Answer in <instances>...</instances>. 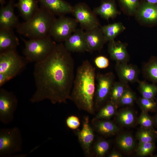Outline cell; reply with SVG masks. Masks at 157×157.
I'll list each match as a JSON object with an SVG mask.
<instances>
[{
    "mask_svg": "<svg viewBox=\"0 0 157 157\" xmlns=\"http://www.w3.org/2000/svg\"><path fill=\"white\" fill-rule=\"evenodd\" d=\"M33 75L35 91L33 103L48 99L53 104L69 99L74 79V63L62 42L57 44L44 60L35 63Z\"/></svg>",
    "mask_w": 157,
    "mask_h": 157,
    "instance_id": "cell-1",
    "label": "cell"
},
{
    "mask_svg": "<svg viewBox=\"0 0 157 157\" xmlns=\"http://www.w3.org/2000/svg\"><path fill=\"white\" fill-rule=\"evenodd\" d=\"M96 70L87 60L77 68L69 99L80 109L94 113Z\"/></svg>",
    "mask_w": 157,
    "mask_h": 157,
    "instance_id": "cell-2",
    "label": "cell"
},
{
    "mask_svg": "<svg viewBox=\"0 0 157 157\" xmlns=\"http://www.w3.org/2000/svg\"><path fill=\"white\" fill-rule=\"evenodd\" d=\"M55 16L41 6L34 15L24 22L19 23L17 32L29 39L40 38L49 35Z\"/></svg>",
    "mask_w": 157,
    "mask_h": 157,
    "instance_id": "cell-3",
    "label": "cell"
},
{
    "mask_svg": "<svg viewBox=\"0 0 157 157\" xmlns=\"http://www.w3.org/2000/svg\"><path fill=\"white\" fill-rule=\"evenodd\" d=\"M22 39L24 44L23 53L29 63H35L44 60L57 44L49 35L42 38Z\"/></svg>",
    "mask_w": 157,
    "mask_h": 157,
    "instance_id": "cell-4",
    "label": "cell"
},
{
    "mask_svg": "<svg viewBox=\"0 0 157 157\" xmlns=\"http://www.w3.org/2000/svg\"><path fill=\"white\" fill-rule=\"evenodd\" d=\"M28 63L16 50L1 53L0 73L5 74L10 80L21 73Z\"/></svg>",
    "mask_w": 157,
    "mask_h": 157,
    "instance_id": "cell-5",
    "label": "cell"
},
{
    "mask_svg": "<svg viewBox=\"0 0 157 157\" xmlns=\"http://www.w3.org/2000/svg\"><path fill=\"white\" fill-rule=\"evenodd\" d=\"M22 140L17 127L0 130V157H10L21 151Z\"/></svg>",
    "mask_w": 157,
    "mask_h": 157,
    "instance_id": "cell-6",
    "label": "cell"
},
{
    "mask_svg": "<svg viewBox=\"0 0 157 157\" xmlns=\"http://www.w3.org/2000/svg\"><path fill=\"white\" fill-rule=\"evenodd\" d=\"M78 24L74 18L59 17L53 22L49 35L56 42H64L77 28Z\"/></svg>",
    "mask_w": 157,
    "mask_h": 157,
    "instance_id": "cell-7",
    "label": "cell"
},
{
    "mask_svg": "<svg viewBox=\"0 0 157 157\" xmlns=\"http://www.w3.org/2000/svg\"><path fill=\"white\" fill-rule=\"evenodd\" d=\"M113 73L96 74V89L94 98V106L100 108L109 99L110 93L115 81Z\"/></svg>",
    "mask_w": 157,
    "mask_h": 157,
    "instance_id": "cell-8",
    "label": "cell"
},
{
    "mask_svg": "<svg viewBox=\"0 0 157 157\" xmlns=\"http://www.w3.org/2000/svg\"><path fill=\"white\" fill-rule=\"evenodd\" d=\"M72 14L81 28L85 31L101 26L97 15L85 3L76 4L73 7Z\"/></svg>",
    "mask_w": 157,
    "mask_h": 157,
    "instance_id": "cell-9",
    "label": "cell"
},
{
    "mask_svg": "<svg viewBox=\"0 0 157 157\" xmlns=\"http://www.w3.org/2000/svg\"><path fill=\"white\" fill-rule=\"evenodd\" d=\"M18 100L14 94L0 88V121L4 124L12 122L17 109Z\"/></svg>",
    "mask_w": 157,
    "mask_h": 157,
    "instance_id": "cell-10",
    "label": "cell"
},
{
    "mask_svg": "<svg viewBox=\"0 0 157 157\" xmlns=\"http://www.w3.org/2000/svg\"><path fill=\"white\" fill-rule=\"evenodd\" d=\"M134 16L142 25L149 27L157 25V4L142 1Z\"/></svg>",
    "mask_w": 157,
    "mask_h": 157,
    "instance_id": "cell-11",
    "label": "cell"
},
{
    "mask_svg": "<svg viewBox=\"0 0 157 157\" xmlns=\"http://www.w3.org/2000/svg\"><path fill=\"white\" fill-rule=\"evenodd\" d=\"M14 5L12 0L1 7L0 10V29L13 30L20 22L14 12Z\"/></svg>",
    "mask_w": 157,
    "mask_h": 157,
    "instance_id": "cell-12",
    "label": "cell"
},
{
    "mask_svg": "<svg viewBox=\"0 0 157 157\" xmlns=\"http://www.w3.org/2000/svg\"><path fill=\"white\" fill-rule=\"evenodd\" d=\"M64 46L70 52L83 53L88 51L85 31L77 28L64 42Z\"/></svg>",
    "mask_w": 157,
    "mask_h": 157,
    "instance_id": "cell-13",
    "label": "cell"
},
{
    "mask_svg": "<svg viewBox=\"0 0 157 157\" xmlns=\"http://www.w3.org/2000/svg\"><path fill=\"white\" fill-rule=\"evenodd\" d=\"M88 52L92 53L100 51L107 42L101 28V26L85 31Z\"/></svg>",
    "mask_w": 157,
    "mask_h": 157,
    "instance_id": "cell-14",
    "label": "cell"
},
{
    "mask_svg": "<svg viewBox=\"0 0 157 157\" xmlns=\"http://www.w3.org/2000/svg\"><path fill=\"white\" fill-rule=\"evenodd\" d=\"M41 6L59 17L72 13L73 6L63 0H37Z\"/></svg>",
    "mask_w": 157,
    "mask_h": 157,
    "instance_id": "cell-15",
    "label": "cell"
},
{
    "mask_svg": "<svg viewBox=\"0 0 157 157\" xmlns=\"http://www.w3.org/2000/svg\"><path fill=\"white\" fill-rule=\"evenodd\" d=\"M108 42V51L110 58L116 63H127L129 56L127 44L115 40Z\"/></svg>",
    "mask_w": 157,
    "mask_h": 157,
    "instance_id": "cell-16",
    "label": "cell"
},
{
    "mask_svg": "<svg viewBox=\"0 0 157 157\" xmlns=\"http://www.w3.org/2000/svg\"><path fill=\"white\" fill-rule=\"evenodd\" d=\"M115 69L120 81L127 84L138 81L139 71L138 67L127 63H116Z\"/></svg>",
    "mask_w": 157,
    "mask_h": 157,
    "instance_id": "cell-17",
    "label": "cell"
},
{
    "mask_svg": "<svg viewBox=\"0 0 157 157\" xmlns=\"http://www.w3.org/2000/svg\"><path fill=\"white\" fill-rule=\"evenodd\" d=\"M79 142L85 154H90L91 144L93 141L94 135L88 117H86L83 121L82 128L77 132Z\"/></svg>",
    "mask_w": 157,
    "mask_h": 157,
    "instance_id": "cell-18",
    "label": "cell"
},
{
    "mask_svg": "<svg viewBox=\"0 0 157 157\" xmlns=\"http://www.w3.org/2000/svg\"><path fill=\"white\" fill-rule=\"evenodd\" d=\"M13 30L0 29V53L16 50L19 43Z\"/></svg>",
    "mask_w": 157,
    "mask_h": 157,
    "instance_id": "cell-19",
    "label": "cell"
},
{
    "mask_svg": "<svg viewBox=\"0 0 157 157\" xmlns=\"http://www.w3.org/2000/svg\"><path fill=\"white\" fill-rule=\"evenodd\" d=\"M93 11L97 15L106 20L114 19L120 13L115 0H102L100 5L94 8Z\"/></svg>",
    "mask_w": 157,
    "mask_h": 157,
    "instance_id": "cell-20",
    "label": "cell"
},
{
    "mask_svg": "<svg viewBox=\"0 0 157 157\" xmlns=\"http://www.w3.org/2000/svg\"><path fill=\"white\" fill-rule=\"evenodd\" d=\"M37 0H18L16 6L24 21L32 17L37 11Z\"/></svg>",
    "mask_w": 157,
    "mask_h": 157,
    "instance_id": "cell-21",
    "label": "cell"
},
{
    "mask_svg": "<svg viewBox=\"0 0 157 157\" xmlns=\"http://www.w3.org/2000/svg\"><path fill=\"white\" fill-rule=\"evenodd\" d=\"M101 28L107 42L114 40L126 29L125 26L120 22L101 26Z\"/></svg>",
    "mask_w": 157,
    "mask_h": 157,
    "instance_id": "cell-22",
    "label": "cell"
},
{
    "mask_svg": "<svg viewBox=\"0 0 157 157\" xmlns=\"http://www.w3.org/2000/svg\"><path fill=\"white\" fill-rule=\"evenodd\" d=\"M95 127L98 132L105 135H114L119 131L118 127L114 123L108 120L99 121L95 124Z\"/></svg>",
    "mask_w": 157,
    "mask_h": 157,
    "instance_id": "cell-23",
    "label": "cell"
},
{
    "mask_svg": "<svg viewBox=\"0 0 157 157\" xmlns=\"http://www.w3.org/2000/svg\"><path fill=\"white\" fill-rule=\"evenodd\" d=\"M127 87V84L120 81L115 82L110 93L109 100L117 106L121 97Z\"/></svg>",
    "mask_w": 157,
    "mask_h": 157,
    "instance_id": "cell-24",
    "label": "cell"
},
{
    "mask_svg": "<svg viewBox=\"0 0 157 157\" xmlns=\"http://www.w3.org/2000/svg\"><path fill=\"white\" fill-rule=\"evenodd\" d=\"M117 143L120 149L126 152L132 150L135 145L133 138L128 134H123L119 136L117 138Z\"/></svg>",
    "mask_w": 157,
    "mask_h": 157,
    "instance_id": "cell-25",
    "label": "cell"
},
{
    "mask_svg": "<svg viewBox=\"0 0 157 157\" xmlns=\"http://www.w3.org/2000/svg\"><path fill=\"white\" fill-rule=\"evenodd\" d=\"M135 116L134 112L130 109H126L121 110L117 114V122L120 124L129 126L134 122Z\"/></svg>",
    "mask_w": 157,
    "mask_h": 157,
    "instance_id": "cell-26",
    "label": "cell"
},
{
    "mask_svg": "<svg viewBox=\"0 0 157 157\" xmlns=\"http://www.w3.org/2000/svg\"><path fill=\"white\" fill-rule=\"evenodd\" d=\"M138 83L139 90L142 97L153 99L157 93V86L143 81H138Z\"/></svg>",
    "mask_w": 157,
    "mask_h": 157,
    "instance_id": "cell-27",
    "label": "cell"
},
{
    "mask_svg": "<svg viewBox=\"0 0 157 157\" xmlns=\"http://www.w3.org/2000/svg\"><path fill=\"white\" fill-rule=\"evenodd\" d=\"M121 8L127 15L134 16L140 2L139 0H118Z\"/></svg>",
    "mask_w": 157,
    "mask_h": 157,
    "instance_id": "cell-28",
    "label": "cell"
},
{
    "mask_svg": "<svg viewBox=\"0 0 157 157\" xmlns=\"http://www.w3.org/2000/svg\"><path fill=\"white\" fill-rule=\"evenodd\" d=\"M144 72L147 77L157 83V58L153 57L145 65Z\"/></svg>",
    "mask_w": 157,
    "mask_h": 157,
    "instance_id": "cell-29",
    "label": "cell"
},
{
    "mask_svg": "<svg viewBox=\"0 0 157 157\" xmlns=\"http://www.w3.org/2000/svg\"><path fill=\"white\" fill-rule=\"evenodd\" d=\"M117 106L108 100L100 109L96 116V119H107L111 117L115 114Z\"/></svg>",
    "mask_w": 157,
    "mask_h": 157,
    "instance_id": "cell-30",
    "label": "cell"
},
{
    "mask_svg": "<svg viewBox=\"0 0 157 157\" xmlns=\"http://www.w3.org/2000/svg\"><path fill=\"white\" fill-rule=\"evenodd\" d=\"M136 136L139 142H153L156 137L151 129L144 128L138 132Z\"/></svg>",
    "mask_w": 157,
    "mask_h": 157,
    "instance_id": "cell-31",
    "label": "cell"
},
{
    "mask_svg": "<svg viewBox=\"0 0 157 157\" xmlns=\"http://www.w3.org/2000/svg\"><path fill=\"white\" fill-rule=\"evenodd\" d=\"M155 146L153 142H139L137 152L141 156L149 155L154 151Z\"/></svg>",
    "mask_w": 157,
    "mask_h": 157,
    "instance_id": "cell-32",
    "label": "cell"
},
{
    "mask_svg": "<svg viewBox=\"0 0 157 157\" xmlns=\"http://www.w3.org/2000/svg\"><path fill=\"white\" fill-rule=\"evenodd\" d=\"M135 99L136 96L135 93L128 86L121 97L118 105L122 106L131 105Z\"/></svg>",
    "mask_w": 157,
    "mask_h": 157,
    "instance_id": "cell-33",
    "label": "cell"
},
{
    "mask_svg": "<svg viewBox=\"0 0 157 157\" xmlns=\"http://www.w3.org/2000/svg\"><path fill=\"white\" fill-rule=\"evenodd\" d=\"M138 102L143 111L145 112L153 111L156 108V104L152 99L142 97L138 99Z\"/></svg>",
    "mask_w": 157,
    "mask_h": 157,
    "instance_id": "cell-34",
    "label": "cell"
},
{
    "mask_svg": "<svg viewBox=\"0 0 157 157\" xmlns=\"http://www.w3.org/2000/svg\"><path fill=\"white\" fill-rule=\"evenodd\" d=\"M110 144L107 141L101 140L98 141L94 146V151L97 155L99 157L104 156L109 149Z\"/></svg>",
    "mask_w": 157,
    "mask_h": 157,
    "instance_id": "cell-35",
    "label": "cell"
},
{
    "mask_svg": "<svg viewBox=\"0 0 157 157\" xmlns=\"http://www.w3.org/2000/svg\"><path fill=\"white\" fill-rule=\"evenodd\" d=\"M138 123L144 128L151 129L153 124V122L151 117L148 114L147 112L143 111L138 120Z\"/></svg>",
    "mask_w": 157,
    "mask_h": 157,
    "instance_id": "cell-36",
    "label": "cell"
},
{
    "mask_svg": "<svg viewBox=\"0 0 157 157\" xmlns=\"http://www.w3.org/2000/svg\"><path fill=\"white\" fill-rule=\"evenodd\" d=\"M66 123L69 128L73 130L78 129L80 124L79 118L74 115H71L68 117L66 119Z\"/></svg>",
    "mask_w": 157,
    "mask_h": 157,
    "instance_id": "cell-37",
    "label": "cell"
},
{
    "mask_svg": "<svg viewBox=\"0 0 157 157\" xmlns=\"http://www.w3.org/2000/svg\"><path fill=\"white\" fill-rule=\"evenodd\" d=\"M94 63L97 67L101 69L107 68L109 64L108 58L103 56H99L97 57L94 60Z\"/></svg>",
    "mask_w": 157,
    "mask_h": 157,
    "instance_id": "cell-38",
    "label": "cell"
},
{
    "mask_svg": "<svg viewBox=\"0 0 157 157\" xmlns=\"http://www.w3.org/2000/svg\"><path fill=\"white\" fill-rule=\"evenodd\" d=\"M122 155L120 153L117 151H113L108 156L109 157H121Z\"/></svg>",
    "mask_w": 157,
    "mask_h": 157,
    "instance_id": "cell-39",
    "label": "cell"
},
{
    "mask_svg": "<svg viewBox=\"0 0 157 157\" xmlns=\"http://www.w3.org/2000/svg\"><path fill=\"white\" fill-rule=\"evenodd\" d=\"M147 2L154 4H157V0H142Z\"/></svg>",
    "mask_w": 157,
    "mask_h": 157,
    "instance_id": "cell-40",
    "label": "cell"
},
{
    "mask_svg": "<svg viewBox=\"0 0 157 157\" xmlns=\"http://www.w3.org/2000/svg\"><path fill=\"white\" fill-rule=\"evenodd\" d=\"M5 3V0H0L1 7L4 6Z\"/></svg>",
    "mask_w": 157,
    "mask_h": 157,
    "instance_id": "cell-41",
    "label": "cell"
},
{
    "mask_svg": "<svg viewBox=\"0 0 157 157\" xmlns=\"http://www.w3.org/2000/svg\"><path fill=\"white\" fill-rule=\"evenodd\" d=\"M155 122L156 124L157 125V115H156L155 118Z\"/></svg>",
    "mask_w": 157,
    "mask_h": 157,
    "instance_id": "cell-42",
    "label": "cell"
}]
</instances>
